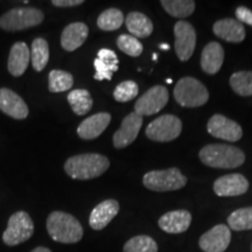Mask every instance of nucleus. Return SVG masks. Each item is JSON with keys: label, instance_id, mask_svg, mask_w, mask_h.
Wrapping results in <instances>:
<instances>
[{"label": "nucleus", "instance_id": "1", "mask_svg": "<svg viewBox=\"0 0 252 252\" xmlns=\"http://www.w3.org/2000/svg\"><path fill=\"white\" fill-rule=\"evenodd\" d=\"M109 166V159L102 154L86 153L69 158L64 163V171L76 180H91L105 173Z\"/></svg>", "mask_w": 252, "mask_h": 252}, {"label": "nucleus", "instance_id": "2", "mask_svg": "<svg viewBox=\"0 0 252 252\" xmlns=\"http://www.w3.org/2000/svg\"><path fill=\"white\" fill-rule=\"evenodd\" d=\"M47 231L53 241L63 244H74L83 237L80 220L64 212H53L47 219Z\"/></svg>", "mask_w": 252, "mask_h": 252}, {"label": "nucleus", "instance_id": "3", "mask_svg": "<svg viewBox=\"0 0 252 252\" xmlns=\"http://www.w3.org/2000/svg\"><path fill=\"white\" fill-rule=\"evenodd\" d=\"M200 160L213 168L234 169L245 161V154L238 147L223 144H210L200 151Z\"/></svg>", "mask_w": 252, "mask_h": 252}, {"label": "nucleus", "instance_id": "4", "mask_svg": "<svg viewBox=\"0 0 252 252\" xmlns=\"http://www.w3.org/2000/svg\"><path fill=\"white\" fill-rule=\"evenodd\" d=\"M175 100L185 108L202 106L209 99V93L200 81L194 77H184L174 89Z\"/></svg>", "mask_w": 252, "mask_h": 252}, {"label": "nucleus", "instance_id": "5", "mask_svg": "<svg viewBox=\"0 0 252 252\" xmlns=\"http://www.w3.org/2000/svg\"><path fill=\"white\" fill-rule=\"evenodd\" d=\"M45 19V14L34 7H18L6 12L0 17V28L14 32L37 26Z\"/></svg>", "mask_w": 252, "mask_h": 252}, {"label": "nucleus", "instance_id": "6", "mask_svg": "<svg viewBox=\"0 0 252 252\" xmlns=\"http://www.w3.org/2000/svg\"><path fill=\"white\" fill-rule=\"evenodd\" d=\"M144 186L153 191H172L184 188L187 185V178L180 169L168 168L151 171L144 175Z\"/></svg>", "mask_w": 252, "mask_h": 252}, {"label": "nucleus", "instance_id": "7", "mask_svg": "<svg viewBox=\"0 0 252 252\" xmlns=\"http://www.w3.org/2000/svg\"><path fill=\"white\" fill-rule=\"evenodd\" d=\"M34 234V223L26 212H17L9 217L2 241L8 247H15L30 239Z\"/></svg>", "mask_w": 252, "mask_h": 252}, {"label": "nucleus", "instance_id": "8", "mask_svg": "<svg viewBox=\"0 0 252 252\" xmlns=\"http://www.w3.org/2000/svg\"><path fill=\"white\" fill-rule=\"evenodd\" d=\"M182 123L176 116L163 115L154 119L146 127L147 138L159 143H167L176 139L181 134Z\"/></svg>", "mask_w": 252, "mask_h": 252}, {"label": "nucleus", "instance_id": "9", "mask_svg": "<svg viewBox=\"0 0 252 252\" xmlns=\"http://www.w3.org/2000/svg\"><path fill=\"white\" fill-rule=\"evenodd\" d=\"M168 90L162 86H156L145 93L135 102L134 112L141 116H152L165 108L168 103Z\"/></svg>", "mask_w": 252, "mask_h": 252}, {"label": "nucleus", "instance_id": "10", "mask_svg": "<svg viewBox=\"0 0 252 252\" xmlns=\"http://www.w3.org/2000/svg\"><path fill=\"white\" fill-rule=\"evenodd\" d=\"M174 48L181 61H188L196 46V32L193 25L187 21H178L174 26Z\"/></svg>", "mask_w": 252, "mask_h": 252}, {"label": "nucleus", "instance_id": "11", "mask_svg": "<svg viewBox=\"0 0 252 252\" xmlns=\"http://www.w3.org/2000/svg\"><path fill=\"white\" fill-rule=\"evenodd\" d=\"M208 132L213 137L226 141H238L243 135V130L237 123L222 115H214L208 122Z\"/></svg>", "mask_w": 252, "mask_h": 252}, {"label": "nucleus", "instance_id": "12", "mask_svg": "<svg viewBox=\"0 0 252 252\" xmlns=\"http://www.w3.org/2000/svg\"><path fill=\"white\" fill-rule=\"evenodd\" d=\"M230 242L231 230L224 224H219L201 236L198 245L204 252H224Z\"/></svg>", "mask_w": 252, "mask_h": 252}, {"label": "nucleus", "instance_id": "13", "mask_svg": "<svg viewBox=\"0 0 252 252\" xmlns=\"http://www.w3.org/2000/svg\"><path fill=\"white\" fill-rule=\"evenodd\" d=\"M143 125V117L135 112H131L123 119L121 127L113 134V145L116 149H124L133 143L139 134Z\"/></svg>", "mask_w": 252, "mask_h": 252}, {"label": "nucleus", "instance_id": "14", "mask_svg": "<svg viewBox=\"0 0 252 252\" xmlns=\"http://www.w3.org/2000/svg\"><path fill=\"white\" fill-rule=\"evenodd\" d=\"M249 181L242 174H229L220 176L214 182V191L222 197L239 196L248 191Z\"/></svg>", "mask_w": 252, "mask_h": 252}, {"label": "nucleus", "instance_id": "15", "mask_svg": "<svg viewBox=\"0 0 252 252\" xmlns=\"http://www.w3.org/2000/svg\"><path fill=\"white\" fill-rule=\"evenodd\" d=\"M0 110L14 119H25L30 113L25 100L17 93L7 88L0 89Z\"/></svg>", "mask_w": 252, "mask_h": 252}, {"label": "nucleus", "instance_id": "16", "mask_svg": "<svg viewBox=\"0 0 252 252\" xmlns=\"http://www.w3.org/2000/svg\"><path fill=\"white\" fill-rule=\"evenodd\" d=\"M110 122L111 115L108 112H99L91 117L84 119L77 127V134L84 140H93L99 137L105 131Z\"/></svg>", "mask_w": 252, "mask_h": 252}, {"label": "nucleus", "instance_id": "17", "mask_svg": "<svg viewBox=\"0 0 252 252\" xmlns=\"http://www.w3.org/2000/svg\"><path fill=\"white\" fill-rule=\"evenodd\" d=\"M191 223V215L187 210H173L160 217L159 228L168 234H182L187 231Z\"/></svg>", "mask_w": 252, "mask_h": 252}, {"label": "nucleus", "instance_id": "18", "mask_svg": "<svg viewBox=\"0 0 252 252\" xmlns=\"http://www.w3.org/2000/svg\"><path fill=\"white\" fill-rule=\"evenodd\" d=\"M119 203L116 200H105L93 209L89 217V225L94 230H103L118 215Z\"/></svg>", "mask_w": 252, "mask_h": 252}, {"label": "nucleus", "instance_id": "19", "mask_svg": "<svg viewBox=\"0 0 252 252\" xmlns=\"http://www.w3.org/2000/svg\"><path fill=\"white\" fill-rule=\"evenodd\" d=\"M94 65L96 69V74L94 76V80L110 81L112 78L113 72L118 70V58L113 50L103 48L97 54Z\"/></svg>", "mask_w": 252, "mask_h": 252}, {"label": "nucleus", "instance_id": "20", "mask_svg": "<svg viewBox=\"0 0 252 252\" xmlns=\"http://www.w3.org/2000/svg\"><path fill=\"white\" fill-rule=\"evenodd\" d=\"M213 31L220 39L228 42H242L245 39V28L243 24L235 19H222L216 21L213 26Z\"/></svg>", "mask_w": 252, "mask_h": 252}, {"label": "nucleus", "instance_id": "21", "mask_svg": "<svg viewBox=\"0 0 252 252\" xmlns=\"http://www.w3.org/2000/svg\"><path fill=\"white\" fill-rule=\"evenodd\" d=\"M31 61V50L25 42H15L9 52L7 69L12 76H21Z\"/></svg>", "mask_w": 252, "mask_h": 252}, {"label": "nucleus", "instance_id": "22", "mask_svg": "<svg viewBox=\"0 0 252 252\" xmlns=\"http://www.w3.org/2000/svg\"><path fill=\"white\" fill-rule=\"evenodd\" d=\"M89 28L83 23H74L68 25L62 32L61 46L67 52H74L86 42Z\"/></svg>", "mask_w": 252, "mask_h": 252}, {"label": "nucleus", "instance_id": "23", "mask_svg": "<svg viewBox=\"0 0 252 252\" xmlns=\"http://www.w3.org/2000/svg\"><path fill=\"white\" fill-rule=\"evenodd\" d=\"M224 61V50L219 42H209L203 48L201 55V67L209 75H215L222 68Z\"/></svg>", "mask_w": 252, "mask_h": 252}, {"label": "nucleus", "instance_id": "24", "mask_svg": "<svg viewBox=\"0 0 252 252\" xmlns=\"http://www.w3.org/2000/svg\"><path fill=\"white\" fill-rule=\"evenodd\" d=\"M126 27L134 37H149L153 32V24L146 15L140 12H131L125 19Z\"/></svg>", "mask_w": 252, "mask_h": 252}, {"label": "nucleus", "instance_id": "25", "mask_svg": "<svg viewBox=\"0 0 252 252\" xmlns=\"http://www.w3.org/2000/svg\"><path fill=\"white\" fill-rule=\"evenodd\" d=\"M68 103L70 104L72 111L77 116H84L90 111L94 105L91 94L86 89L72 90L68 94Z\"/></svg>", "mask_w": 252, "mask_h": 252}, {"label": "nucleus", "instance_id": "26", "mask_svg": "<svg viewBox=\"0 0 252 252\" xmlns=\"http://www.w3.org/2000/svg\"><path fill=\"white\" fill-rule=\"evenodd\" d=\"M49 60V46L48 42L42 37H37L32 43L31 61L34 70L42 71L46 68Z\"/></svg>", "mask_w": 252, "mask_h": 252}, {"label": "nucleus", "instance_id": "27", "mask_svg": "<svg viewBox=\"0 0 252 252\" xmlns=\"http://www.w3.org/2000/svg\"><path fill=\"white\" fill-rule=\"evenodd\" d=\"M160 4L167 13L174 18H187L195 11L193 0H161Z\"/></svg>", "mask_w": 252, "mask_h": 252}, {"label": "nucleus", "instance_id": "28", "mask_svg": "<svg viewBox=\"0 0 252 252\" xmlns=\"http://www.w3.org/2000/svg\"><path fill=\"white\" fill-rule=\"evenodd\" d=\"M74 86V76L63 70H52L48 76V89L50 93H63Z\"/></svg>", "mask_w": 252, "mask_h": 252}, {"label": "nucleus", "instance_id": "29", "mask_svg": "<svg viewBox=\"0 0 252 252\" xmlns=\"http://www.w3.org/2000/svg\"><path fill=\"white\" fill-rule=\"evenodd\" d=\"M124 24V15L118 8H109L99 14L97 19V26L102 31L111 32L122 27Z\"/></svg>", "mask_w": 252, "mask_h": 252}, {"label": "nucleus", "instance_id": "30", "mask_svg": "<svg viewBox=\"0 0 252 252\" xmlns=\"http://www.w3.org/2000/svg\"><path fill=\"white\" fill-rule=\"evenodd\" d=\"M229 228L235 231L252 229V207L241 208L230 214L228 217Z\"/></svg>", "mask_w": 252, "mask_h": 252}, {"label": "nucleus", "instance_id": "31", "mask_svg": "<svg viewBox=\"0 0 252 252\" xmlns=\"http://www.w3.org/2000/svg\"><path fill=\"white\" fill-rule=\"evenodd\" d=\"M230 87L239 96H252V71H237L230 77Z\"/></svg>", "mask_w": 252, "mask_h": 252}, {"label": "nucleus", "instance_id": "32", "mask_svg": "<svg viewBox=\"0 0 252 252\" xmlns=\"http://www.w3.org/2000/svg\"><path fill=\"white\" fill-rule=\"evenodd\" d=\"M124 252H158V244L150 236H135L126 242Z\"/></svg>", "mask_w": 252, "mask_h": 252}, {"label": "nucleus", "instance_id": "33", "mask_svg": "<svg viewBox=\"0 0 252 252\" xmlns=\"http://www.w3.org/2000/svg\"><path fill=\"white\" fill-rule=\"evenodd\" d=\"M118 48L125 53L126 55H130L132 58H138L143 53V45L139 42L137 37L128 35V34H123L117 39Z\"/></svg>", "mask_w": 252, "mask_h": 252}, {"label": "nucleus", "instance_id": "34", "mask_svg": "<svg viewBox=\"0 0 252 252\" xmlns=\"http://www.w3.org/2000/svg\"><path fill=\"white\" fill-rule=\"evenodd\" d=\"M138 91H139V88L134 81H125L116 87L113 91V97L117 102H128L137 97Z\"/></svg>", "mask_w": 252, "mask_h": 252}, {"label": "nucleus", "instance_id": "35", "mask_svg": "<svg viewBox=\"0 0 252 252\" xmlns=\"http://www.w3.org/2000/svg\"><path fill=\"white\" fill-rule=\"evenodd\" d=\"M236 18L241 24H247L249 26H252V11L250 8L239 6L236 8Z\"/></svg>", "mask_w": 252, "mask_h": 252}, {"label": "nucleus", "instance_id": "36", "mask_svg": "<svg viewBox=\"0 0 252 252\" xmlns=\"http://www.w3.org/2000/svg\"><path fill=\"white\" fill-rule=\"evenodd\" d=\"M83 0H53L52 4L56 7H74L83 4Z\"/></svg>", "mask_w": 252, "mask_h": 252}, {"label": "nucleus", "instance_id": "37", "mask_svg": "<svg viewBox=\"0 0 252 252\" xmlns=\"http://www.w3.org/2000/svg\"><path fill=\"white\" fill-rule=\"evenodd\" d=\"M31 252H52L49 250L48 248H45V247H37L34 249V250H32Z\"/></svg>", "mask_w": 252, "mask_h": 252}, {"label": "nucleus", "instance_id": "38", "mask_svg": "<svg viewBox=\"0 0 252 252\" xmlns=\"http://www.w3.org/2000/svg\"><path fill=\"white\" fill-rule=\"evenodd\" d=\"M160 49L168 50L169 49V45H167V43H161V45H160Z\"/></svg>", "mask_w": 252, "mask_h": 252}, {"label": "nucleus", "instance_id": "39", "mask_svg": "<svg viewBox=\"0 0 252 252\" xmlns=\"http://www.w3.org/2000/svg\"><path fill=\"white\" fill-rule=\"evenodd\" d=\"M166 82H167V83H168V84H171V83H172V80H171V78H167Z\"/></svg>", "mask_w": 252, "mask_h": 252}, {"label": "nucleus", "instance_id": "40", "mask_svg": "<svg viewBox=\"0 0 252 252\" xmlns=\"http://www.w3.org/2000/svg\"><path fill=\"white\" fill-rule=\"evenodd\" d=\"M153 60H154V61L157 60V54H153Z\"/></svg>", "mask_w": 252, "mask_h": 252}]
</instances>
